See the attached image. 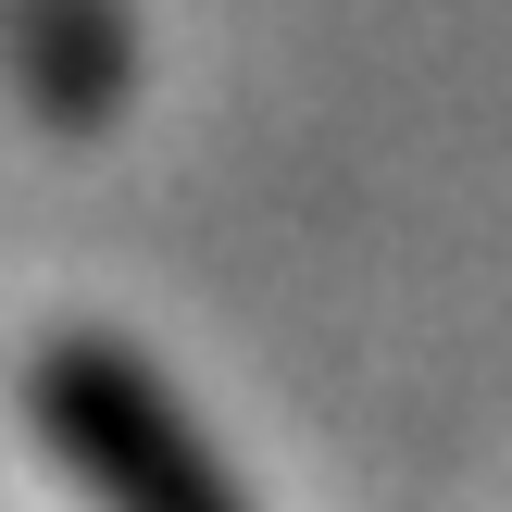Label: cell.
<instances>
[{
    "label": "cell",
    "instance_id": "1",
    "mask_svg": "<svg viewBox=\"0 0 512 512\" xmlns=\"http://www.w3.org/2000/svg\"><path fill=\"white\" fill-rule=\"evenodd\" d=\"M25 400H38L50 450L75 463V488H88L100 512H250L238 488H225L213 438L163 400V375H150L138 350L63 338V350H38Z\"/></svg>",
    "mask_w": 512,
    "mask_h": 512
}]
</instances>
